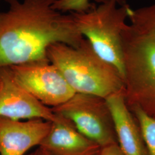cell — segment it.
<instances>
[{
    "label": "cell",
    "instance_id": "obj_1",
    "mask_svg": "<svg viewBox=\"0 0 155 155\" xmlns=\"http://www.w3.org/2000/svg\"><path fill=\"white\" fill-rule=\"evenodd\" d=\"M57 0H5L0 11V69L49 61L50 45L78 47L84 38L71 13L55 9Z\"/></svg>",
    "mask_w": 155,
    "mask_h": 155
},
{
    "label": "cell",
    "instance_id": "obj_2",
    "mask_svg": "<svg viewBox=\"0 0 155 155\" xmlns=\"http://www.w3.org/2000/svg\"><path fill=\"white\" fill-rule=\"evenodd\" d=\"M47 58L77 94L105 100L125 91V83L119 72L95 53L85 38L77 47L63 43L50 45Z\"/></svg>",
    "mask_w": 155,
    "mask_h": 155
},
{
    "label": "cell",
    "instance_id": "obj_3",
    "mask_svg": "<svg viewBox=\"0 0 155 155\" xmlns=\"http://www.w3.org/2000/svg\"><path fill=\"white\" fill-rule=\"evenodd\" d=\"M122 42L125 97L155 118V35L127 24Z\"/></svg>",
    "mask_w": 155,
    "mask_h": 155
},
{
    "label": "cell",
    "instance_id": "obj_4",
    "mask_svg": "<svg viewBox=\"0 0 155 155\" xmlns=\"http://www.w3.org/2000/svg\"><path fill=\"white\" fill-rule=\"evenodd\" d=\"M131 8L109 0L90 11L71 13L79 32L87 40L95 53L116 68L124 81L125 70L122 33Z\"/></svg>",
    "mask_w": 155,
    "mask_h": 155
},
{
    "label": "cell",
    "instance_id": "obj_5",
    "mask_svg": "<svg viewBox=\"0 0 155 155\" xmlns=\"http://www.w3.org/2000/svg\"><path fill=\"white\" fill-rule=\"evenodd\" d=\"M52 109L101 148L117 144L110 116L104 99L76 94L65 104Z\"/></svg>",
    "mask_w": 155,
    "mask_h": 155
},
{
    "label": "cell",
    "instance_id": "obj_6",
    "mask_svg": "<svg viewBox=\"0 0 155 155\" xmlns=\"http://www.w3.org/2000/svg\"><path fill=\"white\" fill-rule=\"evenodd\" d=\"M13 80L43 105L54 108L77 94L56 67L39 62L7 67Z\"/></svg>",
    "mask_w": 155,
    "mask_h": 155
},
{
    "label": "cell",
    "instance_id": "obj_7",
    "mask_svg": "<svg viewBox=\"0 0 155 155\" xmlns=\"http://www.w3.org/2000/svg\"><path fill=\"white\" fill-rule=\"evenodd\" d=\"M0 117L13 120L53 121L56 114L13 80L7 67L0 69Z\"/></svg>",
    "mask_w": 155,
    "mask_h": 155
},
{
    "label": "cell",
    "instance_id": "obj_8",
    "mask_svg": "<svg viewBox=\"0 0 155 155\" xmlns=\"http://www.w3.org/2000/svg\"><path fill=\"white\" fill-rule=\"evenodd\" d=\"M51 122L41 119L13 120L0 117V155H25L39 147Z\"/></svg>",
    "mask_w": 155,
    "mask_h": 155
},
{
    "label": "cell",
    "instance_id": "obj_9",
    "mask_svg": "<svg viewBox=\"0 0 155 155\" xmlns=\"http://www.w3.org/2000/svg\"><path fill=\"white\" fill-rule=\"evenodd\" d=\"M110 116L118 147L125 155H148L138 124L125 102V91L105 99Z\"/></svg>",
    "mask_w": 155,
    "mask_h": 155
},
{
    "label": "cell",
    "instance_id": "obj_10",
    "mask_svg": "<svg viewBox=\"0 0 155 155\" xmlns=\"http://www.w3.org/2000/svg\"><path fill=\"white\" fill-rule=\"evenodd\" d=\"M39 147L51 155H98L101 149L58 114L51 122L50 131Z\"/></svg>",
    "mask_w": 155,
    "mask_h": 155
},
{
    "label": "cell",
    "instance_id": "obj_11",
    "mask_svg": "<svg viewBox=\"0 0 155 155\" xmlns=\"http://www.w3.org/2000/svg\"><path fill=\"white\" fill-rule=\"evenodd\" d=\"M148 155H155V118L138 106H132Z\"/></svg>",
    "mask_w": 155,
    "mask_h": 155
},
{
    "label": "cell",
    "instance_id": "obj_12",
    "mask_svg": "<svg viewBox=\"0 0 155 155\" xmlns=\"http://www.w3.org/2000/svg\"><path fill=\"white\" fill-rule=\"evenodd\" d=\"M129 19L134 27L155 35V2L136 10L132 9Z\"/></svg>",
    "mask_w": 155,
    "mask_h": 155
},
{
    "label": "cell",
    "instance_id": "obj_13",
    "mask_svg": "<svg viewBox=\"0 0 155 155\" xmlns=\"http://www.w3.org/2000/svg\"><path fill=\"white\" fill-rule=\"evenodd\" d=\"M102 4L109 0H95ZM120 5L127 4L126 0H116ZM90 0H57L53 5V7L59 11L63 13H79L90 11L95 6Z\"/></svg>",
    "mask_w": 155,
    "mask_h": 155
},
{
    "label": "cell",
    "instance_id": "obj_14",
    "mask_svg": "<svg viewBox=\"0 0 155 155\" xmlns=\"http://www.w3.org/2000/svg\"><path fill=\"white\" fill-rule=\"evenodd\" d=\"M98 155H125L118 144H114L101 148Z\"/></svg>",
    "mask_w": 155,
    "mask_h": 155
},
{
    "label": "cell",
    "instance_id": "obj_15",
    "mask_svg": "<svg viewBox=\"0 0 155 155\" xmlns=\"http://www.w3.org/2000/svg\"><path fill=\"white\" fill-rule=\"evenodd\" d=\"M27 155H51L50 153H48L47 151H45V150H43L41 147H38L36 150H35L32 152L29 153Z\"/></svg>",
    "mask_w": 155,
    "mask_h": 155
}]
</instances>
